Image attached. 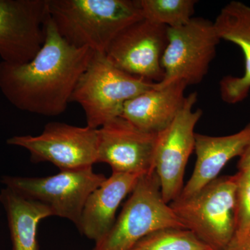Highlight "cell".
Segmentation results:
<instances>
[{
    "label": "cell",
    "instance_id": "cell-1",
    "mask_svg": "<svg viewBox=\"0 0 250 250\" xmlns=\"http://www.w3.org/2000/svg\"><path fill=\"white\" fill-rule=\"evenodd\" d=\"M93 53L89 48L70 45L49 17L45 41L34 58L22 64L0 62V90L18 109L59 116L67 109Z\"/></svg>",
    "mask_w": 250,
    "mask_h": 250
},
{
    "label": "cell",
    "instance_id": "cell-2",
    "mask_svg": "<svg viewBox=\"0 0 250 250\" xmlns=\"http://www.w3.org/2000/svg\"><path fill=\"white\" fill-rule=\"evenodd\" d=\"M46 4L64 40L104 54L122 31L143 18L140 0H46Z\"/></svg>",
    "mask_w": 250,
    "mask_h": 250
},
{
    "label": "cell",
    "instance_id": "cell-3",
    "mask_svg": "<svg viewBox=\"0 0 250 250\" xmlns=\"http://www.w3.org/2000/svg\"><path fill=\"white\" fill-rule=\"evenodd\" d=\"M155 84L123 72L113 65L104 54L94 52L77 82L70 103H77L83 108L86 126L99 129L121 117L126 102Z\"/></svg>",
    "mask_w": 250,
    "mask_h": 250
},
{
    "label": "cell",
    "instance_id": "cell-4",
    "mask_svg": "<svg viewBox=\"0 0 250 250\" xmlns=\"http://www.w3.org/2000/svg\"><path fill=\"white\" fill-rule=\"evenodd\" d=\"M236 174L221 176L171 208L188 229L213 250H225L236 231Z\"/></svg>",
    "mask_w": 250,
    "mask_h": 250
},
{
    "label": "cell",
    "instance_id": "cell-5",
    "mask_svg": "<svg viewBox=\"0 0 250 250\" xmlns=\"http://www.w3.org/2000/svg\"><path fill=\"white\" fill-rule=\"evenodd\" d=\"M166 228H185L161 195L155 171L139 179L113 228L92 250H131L144 237Z\"/></svg>",
    "mask_w": 250,
    "mask_h": 250
},
{
    "label": "cell",
    "instance_id": "cell-6",
    "mask_svg": "<svg viewBox=\"0 0 250 250\" xmlns=\"http://www.w3.org/2000/svg\"><path fill=\"white\" fill-rule=\"evenodd\" d=\"M220 41L214 23L206 18L193 17L181 27H167V44L161 59L164 76L156 85L164 87L177 81L188 85L200 83Z\"/></svg>",
    "mask_w": 250,
    "mask_h": 250
},
{
    "label": "cell",
    "instance_id": "cell-7",
    "mask_svg": "<svg viewBox=\"0 0 250 250\" xmlns=\"http://www.w3.org/2000/svg\"><path fill=\"white\" fill-rule=\"evenodd\" d=\"M106 177L95 173L93 167L80 170H61L44 177L3 176L1 183L29 200L41 202L52 214L78 225L87 199Z\"/></svg>",
    "mask_w": 250,
    "mask_h": 250
},
{
    "label": "cell",
    "instance_id": "cell-8",
    "mask_svg": "<svg viewBox=\"0 0 250 250\" xmlns=\"http://www.w3.org/2000/svg\"><path fill=\"white\" fill-rule=\"evenodd\" d=\"M6 143L27 149L33 163H51L61 170L88 168L98 163V129L88 126L52 122L38 136H15Z\"/></svg>",
    "mask_w": 250,
    "mask_h": 250
},
{
    "label": "cell",
    "instance_id": "cell-9",
    "mask_svg": "<svg viewBox=\"0 0 250 250\" xmlns=\"http://www.w3.org/2000/svg\"><path fill=\"white\" fill-rule=\"evenodd\" d=\"M196 92L186 97L182 109L166 129L158 134L154 171L166 203L175 200L184 188V178L189 157L195 149V128L202 116L200 108L193 111Z\"/></svg>",
    "mask_w": 250,
    "mask_h": 250
},
{
    "label": "cell",
    "instance_id": "cell-10",
    "mask_svg": "<svg viewBox=\"0 0 250 250\" xmlns=\"http://www.w3.org/2000/svg\"><path fill=\"white\" fill-rule=\"evenodd\" d=\"M167 44V27L143 18L122 31L105 55L123 72L159 83L164 79L161 59Z\"/></svg>",
    "mask_w": 250,
    "mask_h": 250
},
{
    "label": "cell",
    "instance_id": "cell-11",
    "mask_svg": "<svg viewBox=\"0 0 250 250\" xmlns=\"http://www.w3.org/2000/svg\"><path fill=\"white\" fill-rule=\"evenodd\" d=\"M49 18L46 0H0V58L29 62L43 45Z\"/></svg>",
    "mask_w": 250,
    "mask_h": 250
},
{
    "label": "cell",
    "instance_id": "cell-12",
    "mask_svg": "<svg viewBox=\"0 0 250 250\" xmlns=\"http://www.w3.org/2000/svg\"><path fill=\"white\" fill-rule=\"evenodd\" d=\"M98 163L112 172L146 175L154 172L158 134L136 127L122 117L98 129Z\"/></svg>",
    "mask_w": 250,
    "mask_h": 250
},
{
    "label": "cell",
    "instance_id": "cell-13",
    "mask_svg": "<svg viewBox=\"0 0 250 250\" xmlns=\"http://www.w3.org/2000/svg\"><path fill=\"white\" fill-rule=\"evenodd\" d=\"M142 176L112 172L87 199L77 228L95 243L104 238L116 222L117 210Z\"/></svg>",
    "mask_w": 250,
    "mask_h": 250
},
{
    "label": "cell",
    "instance_id": "cell-14",
    "mask_svg": "<svg viewBox=\"0 0 250 250\" xmlns=\"http://www.w3.org/2000/svg\"><path fill=\"white\" fill-rule=\"evenodd\" d=\"M250 143V123L236 134L224 136L195 134L196 163L179 196H190L218 178L229 161L241 156Z\"/></svg>",
    "mask_w": 250,
    "mask_h": 250
},
{
    "label": "cell",
    "instance_id": "cell-15",
    "mask_svg": "<svg viewBox=\"0 0 250 250\" xmlns=\"http://www.w3.org/2000/svg\"><path fill=\"white\" fill-rule=\"evenodd\" d=\"M213 23L220 40L236 44L244 55V74L241 77L228 75L220 81L222 99L233 104L244 100L250 90V6L241 1H230Z\"/></svg>",
    "mask_w": 250,
    "mask_h": 250
},
{
    "label": "cell",
    "instance_id": "cell-16",
    "mask_svg": "<svg viewBox=\"0 0 250 250\" xmlns=\"http://www.w3.org/2000/svg\"><path fill=\"white\" fill-rule=\"evenodd\" d=\"M187 83L177 81L164 87L155 85L125 104L121 117L147 132L159 134L182 109Z\"/></svg>",
    "mask_w": 250,
    "mask_h": 250
},
{
    "label": "cell",
    "instance_id": "cell-17",
    "mask_svg": "<svg viewBox=\"0 0 250 250\" xmlns=\"http://www.w3.org/2000/svg\"><path fill=\"white\" fill-rule=\"evenodd\" d=\"M0 202L7 216L13 250H39L38 227L53 215L50 208L6 187L0 192Z\"/></svg>",
    "mask_w": 250,
    "mask_h": 250
},
{
    "label": "cell",
    "instance_id": "cell-18",
    "mask_svg": "<svg viewBox=\"0 0 250 250\" xmlns=\"http://www.w3.org/2000/svg\"><path fill=\"white\" fill-rule=\"evenodd\" d=\"M195 0H140L143 18L168 28L187 24L193 18Z\"/></svg>",
    "mask_w": 250,
    "mask_h": 250
},
{
    "label": "cell",
    "instance_id": "cell-19",
    "mask_svg": "<svg viewBox=\"0 0 250 250\" xmlns=\"http://www.w3.org/2000/svg\"><path fill=\"white\" fill-rule=\"evenodd\" d=\"M131 250H213L190 230L166 228L150 233Z\"/></svg>",
    "mask_w": 250,
    "mask_h": 250
},
{
    "label": "cell",
    "instance_id": "cell-20",
    "mask_svg": "<svg viewBox=\"0 0 250 250\" xmlns=\"http://www.w3.org/2000/svg\"><path fill=\"white\" fill-rule=\"evenodd\" d=\"M236 177V231L232 239H240L250 230V170L238 171Z\"/></svg>",
    "mask_w": 250,
    "mask_h": 250
},
{
    "label": "cell",
    "instance_id": "cell-21",
    "mask_svg": "<svg viewBox=\"0 0 250 250\" xmlns=\"http://www.w3.org/2000/svg\"><path fill=\"white\" fill-rule=\"evenodd\" d=\"M225 250H250V230L240 239H232Z\"/></svg>",
    "mask_w": 250,
    "mask_h": 250
},
{
    "label": "cell",
    "instance_id": "cell-22",
    "mask_svg": "<svg viewBox=\"0 0 250 250\" xmlns=\"http://www.w3.org/2000/svg\"><path fill=\"white\" fill-rule=\"evenodd\" d=\"M238 171L250 170V143L240 156L238 163Z\"/></svg>",
    "mask_w": 250,
    "mask_h": 250
}]
</instances>
